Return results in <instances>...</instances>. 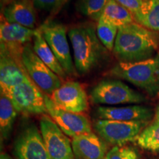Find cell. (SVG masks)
<instances>
[{"mask_svg":"<svg viewBox=\"0 0 159 159\" xmlns=\"http://www.w3.org/2000/svg\"><path fill=\"white\" fill-rule=\"evenodd\" d=\"M18 111L8 97L0 93V134L2 141L9 138Z\"/></svg>","mask_w":159,"mask_h":159,"instance_id":"obj_20","label":"cell"},{"mask_svg":"<svg viewBox=\"0 0 159 159\" xmlns=\"http://www.w3.org/2000/svg\"><path fill=\"white\" fill-rule=\"evenodd\" d=\"M0 159H13L11 156L6 153H1L0 155Z\"/></svg>","mask_w":159,"mask_h":159,"instance_id":"obj_30","label":"cell"},{"mask_svg":"<svg viewBox=\"0 0 159 159\" xmlns=\"http://www.w3.org/2000/svg\"><path fill=\"white\" fill-rule=\"evenodd\" d=\"M3 94L11 99L18 113L27 116L42 114L47 112L44 94L29 75L25 77L23 82Z\"/></svg>","mask_w":159,"mask_h":159,"instance_id":"obj_5","label":"cell"},{"mask_svg":"<svg viewBox=\"0 0 159 159\" xmlns=\"http://www.w3.org/2000/svg\"><path fill=\"white\" fill-rule=\"evenodd\" d=\"M27 75L21 59L0 46V91L6 93L23 82Z\"/></svg>","mask_w":159,"mask_h":159,"instance_id":"obj_14","label":"cell"},{"mask_svg":"<svg viewBox=\"0 0 159 159\" xmlns=\"http://www.w3.org/2000/svg\"><path fill=\"white\" fill-rule=\"evenodd\" d=\"M99 119L123 121V122H148L153 116L152 109L143 105L125 107L99 106L96 109Z\"/></svg>","mask_w":159,"mask_h":159,"instance_id":"obj_15","label":"cell"},{"mask_svg":"<svg viewBox=\"0 0 159 159\" xmlns=\"http://www.w3.org/2000/svg\"><path fill=\"white\" fill-rule=\"evenodd\" d=\"M39 28L67 76H77L78 74L71 57L67 39V27L57 21H48Z\"/></svg>","mask_w":159,"mask_h":159,"instance_id":"obj_6","label":"cell"},{"mask_svg":"<svg viewBox=\"0 0 159 159\" xmlns=\"http://www.w3.org/2000/svg\"><path fill=\"white\" fill-rule=\"evenodd\" d=\"M109 1L110 0H77V8L85 16L98 21Z\"/></svg>","mask_w":159,"mask_h":159,"instance_id":"obj_24","label":"cell"},{"mask_svg":"<svg viewBox=\"0 0 159 159\" xmlns=\"http://www.w3.org/2000/svg\"><path fill=\"white\" fill-rule=\"evenodd\" d=\"M47 111L57 126L68 136L74 138L92 133L89 119L83 114H75L58 108L49 95L44 94Z\"/></svg>","mask_w":159,"mask_h":159,"instance_id":"obj_10","label":"cell"},{"mask_svg":"<svg viewBox=\"0 0 159 159\" xmlns=\"http://www.w3.org/2000/svg\"><path fill=\"white\" fill-rule=\"evenodd\" d=\"M33 47L35 54L51 70L54 71L63 80L66 78V73L63 70V67L60 64L55 54L49 47L39 28H37L35 30L33 40Z\"/></svg>","mask_w":159,"mask_h":159,"instance_id":"obj_18","label":"cell"},{"mask_svg":"<svg viewBox=\"0 0 159 159\" xmlns=\"http://www.w3.org/2000/svg\"><path fill=\"white\" fill-rule=\"evenodd\" d=\"M2 17L10 23L19 24L27 28H36V14L32 0H19L2 8Z\"/></svg>","mask_w":159,"mask_h":159,"instance_id":"obj_17","label":"cell"},{"mask_svg":"<svg viewBox=\"0 0 159 159\" xmlns=\"http://www.w3.org/2000/svg\"><path fill=\"white\" fill-rule=\"evenodd\" d=\"M40 131L51 159H76L70 139L51 117L41 116Z\"/></svg>","mask_w":159,"mask_h":159,"instance_id":"obj_9","label":"cell"},{"mask_svg":"<svg viewBox=\"0 0 159 159\" xmlns=\"http://www.w3.org/2000/svg\"><path fill=\"white\" fill-rule=\"evenodd\" d=\"M136 141L137 144L144 150L159 152V123L154 122L146 127Z\"/></svg>","mask_w":159,"mask_h":159,"instance_id":"obj_22","label":"cell"},{"mask_svg":"<svg viewBox=\"0 0 159 159\" xmlns=\"http://www.w3.org/2000/svg\"><path fill=\"white\" fill-rule=\"evenodd\" d=\"M158 46L153 31L133 22L119 28L113 52L119 62L136 63L152 57Z\"/></svg>","mask_w":159,"mask_h":159,"instance_id":"obj_1","label":"cell"},{"mask_svg":"<svg viewBox=\"0 0 159 159\" xmlns=\"http://www.w3.org/2000/svg\"><path fill=\"white\" fill-rule=\"evenodd\" d=\"M143 1H144V2H145V1H148V0H143Z\"/></svg>","mask_w":159,"mask_h":159,"instance_id":"obj_31","label":"cell"},{"mask_svg":"<svg viewBox=\"0 0 159 159\" xmlns=\"http://www.w3.org/2000/svg\"><path fill=\"white\" fill-rule=\"evenodd\" d=\"M35 30L30 29L19 24L10 23L1 16L0 42L12 55L21 59L24 47L30 43Z\"/></svg>","mask_w":159,"mask_h":159,"instance_id":"obj_13","label":"cell"},{"mask_svg":"<svg viewBox=\"0 0 159 159\" xmlns=\"http://www.w3.org/2000/svg\"><path fill=\"white\" fill-rule=\"evenodd\" d=\"M71 144L76 159H105L106 156V144L93 133L74 137Z\"/></svg>","mask_w":159,"mask_h":159,"instance_id":"obj_16","label":"cell"},{"mask_svg":"<svg viewBox=\"0 0 159 159\" xmlns=\"http://www.w3.org/2000/svg\"><path fill=\"white\" fill-rule=\"evenodd\" d=\"M90 98L94 104L114 105L127 103H141L146 99L122 81L103 80L91 89Z\"/></svg>","mask_w":159,"mask_h":159,"instance_id":"obj_4","label":"cell"},{"mask_svg":"<svg viewBox=\"0 0 159 159\" xmlns=\"http://www.w3.org/2000/svg\"><path fill=\"white\" fill-rule=\"evenodd\" d=\"M109 74L125 80L151 97L159 95V55L136 63L119 62Z\"/></svg>","mask_w":159,"mask_h":159,"instance_id":"obj_3","label":"cell"},{"mask_svg":"<svg viewBox=\"0 0 159 159\" xmlns=\"http://www.w3.org/2000/svg\"><path fill=\"white\" fill-rule=\"evenodd\" d=\"M105 159H139L137 152L127 146H115L107 152Z\"/></svg>","mask_w":159,"mask_h":159,"instance_id":"obj_25","label":"cell"},{"mask_svg":"<svg viewBox=\"0 0 159 159\" xmlns=\"http://www.w3.org/2000/svg\"><path fill=\"white\" fill-rule=\"evenodd\" d=\"M118 30L119 28H117L116 26L102 16H101L97 21V36L108 51L114 50Z\"/></svg>","mask_w":159,"mask_h":159,"instance_id":"obj_23","label":"cell"},{"mask_svg":"<svg viewBox=\"0 0 159 159\" xmlns=\"http://www.w3.org/2000/svg\"><path fill=\"white\" fill-rule=\"evenodd\" d=\"M68 35L73 49L77 74L85 75L102 63L107 49L99 41L93 23H80L70 27Z\"/></svg>","mask_w":159,"mask_h":159,"instance_id":"obj_2","label":"cell"},{"mask_svg":"<svg viewBox=\"0 0 159 159\" xmlns=\"http://www.w3.org/2000/svg\"><path fill=\"white\" fill-rule=\"evenodd\" d=\"M154 122L159 123V105L158 106V108H156V114H155V120H154Z\"/></svg>","mask_w":159,"mask_h":159,"instance_id":"obj_29","label":"cell"},{"mask_svg":"<svg viewBox=\"0 0 159 159\" xmlns=\"http://www.w3.org/2000/svg\"><path fill=\"white\" fill-rule=\"evenodd\" d=\"M49 97L58 108L69 112L82 114L89 109L88 96L78 82L67 81L63 83Z\"/></svg>","mask_w":159,"mask_h":159,"instance_id":"obj_11","label":"cell"},{"mask_svg":"<svg viewBox=\"0 0 159 159\" xmlns=\"http://www.w3.org/2000/svg\"><path fill=\"white\" fill-rule=\"evenodd\" d=\"M147 123L98 119L94 122V127L99 136L106 142L114 146H124L136 140Z\"/></svg>","mask_w":159,"mask_h":159,"instance_id":"obj_8","label":"cell"},{"mask_svg":"<svg viewBox=\"0 0 159 159\" xmlns=\"http://www.w3.org/2000/svg\"><path fill=\"white\" fill-rule=\"evenodd\" d=\"M35 8L56 13L68 0H32Z\"/></svg>","mask_w":159,"mask_h":159,"instance_id":"obj_26","label":"cell"},{"mask_svg":"<svg viewBox=\"0 0 159 159\" xmlns=\"http://www.w3.org/2000/svg\"><path fill=\"white\" fill-rule=\"evenodd\" d=\"M101 16L110 21L117 28L134 22L133 13L115 0H110Z\"/></svg>","mask_w":159,"mask_h":159,"instance_id":"obj_21","label":"cell"},{"mask_svg":"<svg viewBox=\"0 0 159 159\" xmlns=\"http://www.w3.org/2000/svg\"><path fill=\"white\" fill-rule=\"evenodd\" d=\"M16 1H19V0H1V6L2 8H3L4 7L7 6L9 4H11V2H13Z\"/></svg>","mask_w":159,"mask_h":159,"instance_id":"obj_28","label":"cell"},{"mask_svg":"<svg viewBox=\"0 0 159 159\" xmlns=\"http://www.w3.org/2000/svg\"><path fill=\"white\" fill-rule=\"evenodd\" d=\"M134 21L143 27L159 32V0L144 2L142 8L134 15Z\"/></svg>","mask_w":159,"mask_h":159,"instance_id":"obj_19","label":"cell"},{"mask_svg":"<svg viewBox=\"0 0 159 159\" xmlns=\"http://www.w3.org/2000/svg\"><path fill=\"white\" fill-rule=\"evenodd\" d=\"M21 61L27 75L43 94L50 96L63 84V80L35 54L31 43L24 47Z\"/></svg>","mask_w":159,"mask_h":159,"instance_id":"obj_7","label":"cell"},{"mask_svg":"<svg viewBox=\"0 0 159 159\" xmlns=\"http://www.w3.org/2000/svg\"><path fill=\"white\" fill-rule=\"evenodd\" d=\"M17 159H51L41 132L35 125H30L21 131L14 144Z\"/></svg>","mask_w":159,"mask_h":159,"instance_id":"obj_12","label":"cell"},{"mask_svg":"<svg viewBox=\"0 0 159 159\" xmlns=\"http://www.w3.org/2000/svg\"><path fill=\"white\" fill-rule=\"evenodd\" d=\"M115 1L128 9L133 13V15L136 14L140 11L144 2L143 0H115Z\"/></svg>","mask_w":159,"mask_h":159,"instance_id":"obj_27","label":"cell"}]
</instances>
